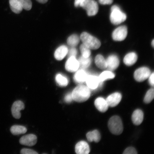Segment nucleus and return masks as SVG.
Returning <instances> with one entry per match:
<instances>
[{
    "label": "nucleus",
    "mask_w": 154,
    "mask_h": 154,
    "mask_svg": "<svg viewBox=\"0 0 154 154\" xmlns=\"http://www.w3.org/2000/svg\"><path fill=\"white\" fill-rule=\"evenodd\" d=\"M123 153L125 154H136L137 153V152L134 148L130 147L125 149Z\"/></svg>",
    "instance_id": "473e14b6"
},
{
    "label": "nucleus",
    "mask_w": 154,
    "mask_h": 154,
    "mask_svg": "<svg viewBox=\"0 0 154 154\" xmlns=\"http://www.w3.org/2000/svg\"><path fill=\"white\" fill-rule=\"evenodd\" d=\"M152 45L153 47H154V40H153L152 42Z\"/></svg>",
    "instance_id": "58836bf2"
},
{
    "label": "nucleus",
    "mask_w": 154,
    "mask_h": 154,
    "mask_svg": "<svg viewBox=\"0 0 154 154\" xmlns=\"http://www.w3.org/2000/svg\"><path fill=\"white\" fill-rule=\"evenodd\" d=\"M143 113L140 109H138L133 113L132 119L134 125H139L141 124L143 120Z\"/></svg>",
    "instance_id": "a211bd4d"
},
{
    "label": "nucleus",
    "mask_w": 154,
    "mask_h": 154,
    "mask_svg": "<svg viewBox=\"0 0 154 154\" xmlns=\"http://www.w3.org/2000/svg\"><path fill=\"white\" fill-rule=\"evenodd\" d=\"M111 22L114 25H119L126 20V15L121 11L118 6L113 5L111 8Z\"/></svg>",
    "instance_id": "20e7f679"
},
{
    "label": "nucleus",
    "mask_w": 154,
    "mask_h": 154,
    "mask_svg": "<svg viewBox=\"0 0 154 154\" xmlns=\"http://www.w3.org/2000/svg\"><path fill=\"white\" fill-rule=\"evenodd\" d=\"M114 73L109 70L105 71L102 72L99 77V80L101 82H103L107 79H112L115 78Z\"/></svg>",
    "instance_id": "393cba45"
},
{
    "label": "nucleus",
    "mask_w": 154,
    "mask_h": 154,
    "mask_svg": "<svg viewBox=\"0 0 154 154\" xmlns=\"http://www.w3.org/2000/svg\"><path fill=\"white\" fill-rule=\"evenodd\" d=\"M66 70L70 72H76L79 68V64L75 57H70L67 60L65 65Z\"/></svg>",
    "instance_id": "6e6552de"
},
{
    "label": "nucleus",
    "mask_w": 154,
    "mask_h": 154,
    "mask_svg": "<svg viewBox=\"0 0 154 154\" xmlns=\"http://www.w3.org/2000/svg\"><path fill=\"white\" fill-rule=\"evenodd\" d=\"M88 75L84 69L77 70L74 77V81L77 84H82L86 82Z\"/></svg>",
    "instance_id": "2eb2a0df"
},
{
    "label": "nucleus",
    "mask_w": 154,
    "mask_h": 154,
    "mask_svg": "<svg viewBox=\"0 0 154 154\" xmlns=\"http://www.w3.org/2000/svg\"><path fill=\"white\" fill-rule=\"evenodd\" d=\"M10 130L13 135H17L26 133L27 131V129L24 126L16 125L11 127Z\"/></svg>",
    "instance_id": "5701e85b"
},
{
    "label": "nucleus",
    "mask_w": 154,
    "mask_h": 154,
    "mask_svg": "<svg viewBox=\"0 0 154 154\" xmlns=\"http://www.w3.org/2000/svg\"><path fill=\"white\" fill-rule=\"evenodd\" d=\"M99 2L101 5H111L112 3L113 0H99Z\"/></svg>",
    "instance_id": "f704fd0d"
},
{
    "label": "nucleus",
    "mask_w": 154,
    "mask_h": 154,
    "mask_svg": "<svg viewBox=\"0 0 154 154\" xmlns=\"http://www.w3.org/2000/svg\"><path fill=\"white\" fill-rule=\"evenodd\" d=\"M137 60V56L136 54L132 52L129 53L125 56L124 61L125 64L130 66L135 63Z\"/></svg>",
    "instance_id": "6ab92c4d"
},
{
    "label": "nucleus",
    "mask_w": 154,
    "mask_h": 154,
    "mask_svg": "<svg viewBox=\"0 0 154 154\" xmlns=\"http://www.w3.org/2000/svg\"><path fill=\"white\" fill-rule=\"evenodd\" d=\"M9 4L11 11L16 14H19L23 9L19 0H9Z\"/></svg>",
    "instance_id": "aec40b11"
},
{
    "label": "nucleus",
    "mask_w": 154,
    "mask_h": 154,
    "mask_svg": "<svg viewBox=\"0 0 154 154\" xmlns=\"http://www.w3.org/2000/svg\"><path fill=\"white\" fill-rule=\"evenodd\" d=\"M107 68L109 71H113L116 69L119 66V59L116 56L111 55L107 58L106 60Z\"/></svg>",
    "instance_id": "ddd939ff"
},
{
    "label": "nucleus",
    "mask_w": 154,
    "mask_h": 154,
    "mask_svg": "<svg viewBox=\"0 0 154 154\" xmlns=\"http://www.w3.org/2000/svg\"><path fill=\"white\" fill-rule=\"evenodd\" d=\"M108 127L112 133L115 135H119L122 133L123 126L122 120L120 117L115 116L109 119Z\"/></svg>",
    "instance_id": "7ed1b4c3"
},
{
    "label": "nucleus",
    "mask_w": 154,
    "mask_h": 154,
    "mask_svg": "<svg viewBox=\"0 0 154 154\" xmlns=\"http://www.w3.org/2000/svg\"><path fill=\"white\" fill-rule=\"evenodd\" d=\"M154 97V91L153 88H151L146 94L144 99V103H149L152 100Z\"/></svg>",
    "instance_id": "cd10ccee"
},
{
    "label": "nucleus",
    "mask_w": 154,
    "mask_h": 154,
    "mask_svg": "<svg viewBox=\"0 0 154 154\" xmlns=\"http://www.w3.org/2000/svg\"><path fill=\"white\" fill-rule=\"evenodd\" d=\"M95 105L98 110L102 112L106 111L109 106L106 100L101 97H98L95 100Z\"/></svg>",
    "instance_id": "dca6fc26"
},
{
    "label": "nucleus",
    "mask_w": 154,
    "mask_h": 154,
    "mask_svg": "<svg viewBox=\"0 0 154 154\" xmlns=\"http://www.w3.org/2000/svg\"><path fill=\"white\" fill-rule=\"evenodd\" d=\"M80 7L85 9L88 15L89 16L95 15L99 10L97 3L94 0H85Z\"/></svg>",
    "instance_id": "39448f33"
},
{
    "label": "nucleus",
    "mask_w": 154,
    "mask_h": 154,
    "mask_svg": "<svg viewBox=\"0 0 154 154\" xmlns=\"http://www.w3.org/2000/svg\"><path fill=\"white\" fill-rule=\"evenodd\" d=\"M80 39L83 44L90 49H97L101 46L99 39L86 32H83L81 35Z\"/></svg>",
    "instance_id": "f03ea898"
},
{
    "label": "nucleus",
    "mask_w": 154,
    "mask_h": 154,
    "mask_svg": "<svg viewBox=\"0 0 154 154\" xmlns=\"http://www.w3.org/2000/svg\"><path fill=\"white\" fill-rule=\"evenodd\" d=\"M72 93H69L65 95L64 97V101L67 103H71L73 100Z\"/></svg>",
    "instance_id": "72a5a7b5"
},
{
    "label": "nucleus",
    "mask_w": 154,
    "mask_h": 154,
    "mask_svg": "<svg viewBox=\"0 0 154 154\" xmlns=\"http://www.w3.org/2000/svg\"><path fill=\"white\" fill-rule=\"evenodd\" d=\"M80 38L76 34H73L69 36L67 39L68 45L72 47H74L78 45L79 43Z\"/></svg>",
    "instance_id": "a878e982"
},
{
    "label": "nucleus",
    "mask_w": 154,
    "mask_h": 154,
    "mask_svg": "<svg viewBox=\"0 0 154 154\" xmlns=\"http://www.w3.org/2000/svg\"><path fill=\"white\" fill-rule=\"evenodd\" d=\"M75 150L78 154H88L90 152L89 145L84 141H80L77 143L75 147Z\"/></svg>",
    "instance_id": "4468645a"
},
{
    "label": "nucleus",
    "mask_w": 154,
    "mask_h": 154,
    "mask_svg": "<svg viewBox=\"0 0 154 154\" xmlns=\"http://www.w3.org/2000/svg\"><path fill=\"white\" fill-rule=\"evenodd\" d=\"M128 34V29L125 26L119 27L113 32L112 34L113 39L117 41L124 40Z\"/></svg>",
    "instance_id": "0eeeda50"
},
{
    "label": "nucleus",
    "mask_w": 154,
    "mask_h": 154,
    "mask_svg": "<svg viewBox=\"0 0 154 154\" xmlns=\"http://www.w3.org/2000/svg\"><path fill=\"white\" fill-rule=\"evenodd\" d=\"M95 63L96 66L100 69H103L107 68L106 61L103 56L101 55L96 56Z\"/></svg>",
    "instance_id": "b1692460"
},
{
    "label": "nucleus",
    "mask_w": 154,
    "mask_h": 154,
    "mask_svg": "<svg viewBox=\"0 0 154 154\" xmlns=\"http://www.w3.org/2000/svg\"><path fill=\"white\" fill-rule=\"evenodd\" d=\"M72 95L74 100L78 103H82L89 99L91 92L87 86L80 84L73 90Z\"/></svg>",
    "instance_id": "f257e3e1"
},
{
    "label": "nucleus",
    "mask_w": 154,
    "mask_h": 154,
    "mask_svg": "<svg viewBox=\"0 0 154 154\" xmlns=\"http://www.w3.org/2000/svg\"><path fill=\"white\" fill-rule=\"evenodd\" d=\"M122 99V95L119 92H116L109 96L106 99L109 106L114 107L118 105Z\"/></svg>",
    "instance_id": "f8f14e48"
},
{
    "label": "nucleus",
    "mask_w": 154,
    "mask_h": 154,
    "mask_svg": "<svg viewBox=\"0 0 154 154\" xmlns=\"http://www.w3.org/2000/svg\"><path fill=\"white\" fill-rule=\"evenodd\" d=\"M37 141V137L33 134H29L23 136L19 140L21 144L28 146L35 145Z\"/></svg>",
    "instance_id": "9b49d317"
},
{
    "label": "nucleus",
    "mask_w": 154,
    "mask_h": 154,
    "mask_svg": "<svg viewBox=\"0 0 154 154\" xmlns=\"http://www.w3.org/2000/svg\"><path fill=\"white\" fill-rule=\"evenodd\" d=\"M86 137L88 141L90 142L95 141L98 142L101 139V135L99 131L97 130L88 132L86 134Z\"/></svg>",
    "instance_id": "412c9836"
},
{
    "label": "nucleus",
    "mask_w": 154,
    "mask_h": 154,
    "mask_svg": "<svg viewBox=\"0 0 154 154\" xmlns=\"http://www.w3.org/2000/svg\"><path fill=\"white\" fill-rule=\"evenodd\" d=\"M85 0H75L74 2L75 6V7H80L81 3Z\"/></svg>",
    "instance_id": "e433bc0d"
},
{
    "label": "nucleus",
    "mask_w": 154,
    "mask_h": 154,
    "mask_svg": "<svg viewBox=\"0 0 154 154\" xmlns=\"http://www.w3.org/2000/svg\"><path fill=\"white\" fill-rule=\"evenodd\" d=\"M151 74L149 69L146 67L139 68L134 73V78L137 81L142 82L149 78Z\"/></svg>",
    "instance_id": "423d86ee"
},
{
    "label": "nucleus",
    "mask_w": 154,
    "mask_h": 154,
    "mask_svg": "<svg viewBox=\"0 0 154 154\" xmlns=\"http://www.w3.org/2000/svg\"><path fill=\"white\" fill-rule=\"evenodd\" d=\"M25 108L23 103L21 101H17L13 103L11 107V113L13 117L19 119L21 117L20 111Z\"/></svg>",
    "instance_id": "1a4fd4ad"
},
{
    "label": "nucleus",
    "mask_w": 154,
    "mask_h": 154,
    "mask_svg": "<svg viewBox=\"0 0 154 154\" xmlns=\"http://www.w3.org/2000/svg\"><path fill=\"white\" fill-rule=\"evenodd\" d=\"M23 8L26 11H29L32 9V2L31 0H19Z\"/></svg>",
    "instance_id": "c756f323"
},
{
    "label": "nucleus",
    "mask_w": 154,
    "mask_h": 154,
    "mask_svg": "<svg viewBox=\"0 0 154 154\" xmlns=\"http://www.w3.org/2000/svg\"><path fill=\"white\" fill-rule=\"evenodd\" d=\"M85 82L88 88L93 90L97 88L102 83L100 82L99 77L93 75H88Z\"/></svg>",
    "instance_id": "9d476101"
},
{
    "label": "nucleus",
    "mask_w": 154,
    "mask_h": 154,
    "mask_svg": "<svg viewBox=\"0 0 154 154\" xmlns=\"http://www.w3.org/2000/svg\"><path fill=\"white\" fill-rule=\"evenodd\" d=\"M77 54V51L76 48L74 47H72L68 50L67 55H68V57H75Z\"/></svg>",
    "instance_id": "7c9ffc66"
},
{
    "label": "nucleus",
    "mask_w": 154,
    "mask_h": 154,
    "mask_svg": "<svg viewBox=\"0 0 154 154\" xmlns=\"http://www.w3.org/2000/svg\"><path fill=\"white\" fill-rule=\"evenodd\" d=\"M20 153L22 154H38L37 152L33 150L23 149L21 150Z\"/></svg>",
    "instance_id": "2f4dec72"
},
{
    "label": "nucleus",
    "mask_w": 154,
    "mask_h": 154,
    "mask_svg": "<svg viewBox=\"0 0 154 154\" xmlns=\"http://www.w3.org/2000/svg\"><path fill=\"white\" fill-rule=\"evenodd\" d=\"M68 48L65 45L59 47L56 50L54 53L55 58L58 60H61L66 57L68 53Z\"/></svg>",
    "instance_id": "f3484780"
},
{
    "label": "nucleus",
    "mask_w": 154,
    "mask_h": 154,
    "mask_svg": "<svg viewBox=\"0 0 154 154\" xmlns=\"http://www.w3.org/2000/svg\"><path fill=\"white\" fill-rule=\"evenodd\" d=\"M79 67L81 69H85L89 67L91 64V60L90 57H85L82 56L79 58L78 60Z\"/></svg>",
    "instance_id": "4be33fe9"
},
{
    "label": "nucleus",
    "mask_w": 154,
    "mask_h": 154,
    "mask_svg": "<svg viewBox=\"0 0 154 154\" xmlns=\"http://www.w3.org/2000/svg\"><path fill=\"white\" fill-rule=\"evenodd\" d=\"M154 73L150 75L149 76V82L151 85L152 86H154Z\"/></svg>",
    "instance_id": "c9c22d12"
},
{
    "label": "nucleus",
    "mask_w": 154,
    "mask_h": 154,
    "mask_svg": "<svg viewBox=\"0 0 154 154\" xmlns=\"http://www.w3.org/2000/svg\"><path fill=\"white\" fill-rule=\"evenodd\" d=\"M80 48L82 57H90L91 53L89 48L87 47L86 46L83 44L81 45Z\"/></svg>",
    "instance_id": "c85d7f7f"
},
{
    "label": "nucleus",
    "mask_w": 154,
    "mask_h": 154,
    "mask_svg": "<svg viewBox=\"0 0 154 154\" xmlns=\"http://www.w3.org/2000/svg\"><path fill=\"white\" fill-rule=\"evenodd\" d=\"M55 80L60 86L64 87L68 84V80L66 77L61 74H57L55 77Z\"/></svg>",
    "instance_id": "bb28decb"
},
{
    "label": "nucleus",
    "mask_w": 154,
    "mask_h": 154,
    "mask_svg": "<svg viewBox=\"0 0 154 154\" xmlns=\"http://www.w3.org/2000/svg\"><path fill=\"white\" fill-rule=\"evenodd\" d=\"M38 2L40 3L44 4L47 2L48 0H36Z\"/></svg>",
    "instance_id": "4c0bfd02"
}]
</instances>
